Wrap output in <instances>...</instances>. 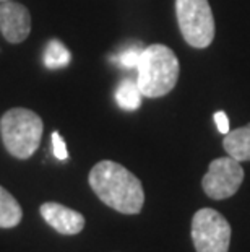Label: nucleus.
Wrapping results in <instances>:
<instances>
[{"label":"nucleus","mask_w":250,"mask_h":252,"mask_svg":"<svg viewBox=\"0 0 250 252\" xmlns=\"http://www.w3.org/2000/svg\"><path fill=\"white\" fill-rule=\"evenodd\" d=\"M51 142H52V152H54V157L57 159H67L68 158V152H67V145L65 140L60 137L58 132H52L51 135Z\"/></svg>","instance_id":"nucleus-14"},{"label":"nucleus","mask_w":250,"mask_h":252,"mask_svg":"<svg viewBox=\"0 0 250 252\" xmlns=\"http://www.w3.org/2000/svg\"><path fill=\"white\" fill-rule=\"evenodd\" d=\"M179 30L185 42L195 49H205L215 37V18L208 0H175Z\"/></svg>","instance_id":"nucleus-4"},{"label":"nucleus","mask_w":250,"mask_h":252,"mask_svg":"<svg viewBox=\"0 0 250 252\" xmlns=\"http://www.w3.org/2000/svg\"><path fill=\"white\" fill-rule=\"evenodd\" d=\"M143 49H135V47H132V49H127L124 51L122 54L117 57V61L120 62L122 67L125 68H134L137 67L138 63V59H140V54H141Z\"/></svg>","instance_id":"nucleus-13"},{"label":"nucleus","mask_w":250,"mask_h":252,"mask_svg":"<svg viewBox=\"0 0 250 252\" xmlns=\"http://www.w3.org/2000/svg\"><path fill=\"white\" fill-rule=\"evenodd\" d=\"M137 70V83L141 94L146 98H161L177 85L180 65L167 46L151 44L141 51Z\"/></svg>","instance_id":"nucleus-2"},{"label":"nucleus","mask_w":250,"mask_h":252,"mask_svg":"<svg viewBox=\"0 0 250 252\" xmlns=\"http://www.w3.org/2000/svg\"><path fill=\"white\" fill-rule=\"evenodd\" d=\"M88 182L104 205L124 215H138L145 203L141 181L122 164L104 159L89 171Z\"/></svg>","instance_id":"nucleus-1"},{"label":"nucleus","mask_w":250,"mask_h":252,"mask_svg":"<svg viewBox=\"0 0 250 252\" xmlns=\"http://www.w3.org/2000/svg\"><path fill=\"white\" fill-rule=\"evenodd\" d=\"M215 122L218 126V130H220L222 135H226L229 132V119H227L224 111H218L215 112Z\"/></svg>","instance_id":"nucleus-15"},{"label":"nucleus","mask_w":250,"mask_h":252,"mask_svg":"<svg viewBox=\"0 0 250 252\" xmlns=\"http://www.w3.org/2000/svg\"><path fill=\"white\" fill-rule=\"evenodd\" d=\"M244 181V168L241 161L231 157L213 159L208 171L201 179L203 192L213 200H224L239 190Z\"/></svg>","instance_id":"nucleus-6"},{"label":"nucleus","mask_w":250,"mask_h":252,"mask_svg":"<svg viewBox=\"0 0 250 252\" xmlns=\"http://www.w3.org/2000/svg\"><path fill=\"white\" fill-rule=\"evenodd\" d=\"M192 243L196 252H229V221L213 208H200L192 218Z\"/></svg>","instance_id":"nucleus-5"},{"label":"nucleus","mask_w":250,"mask_h":252,"mask_svg":"<svg viewBox=\"0 0 250 252\" xmlns=\"http://www.w3.org/2000/svg\"><path fill=\"white\" fill-rule=\"evenodd\" d=\"M222 148L237 161H250V124L227 132L222 138Z\"/></svg>","instance_id":"nucleus-9"},{"label":"nucleus","mask_w":250,"mask_h":252,"mask_svg":"<svg viewBox=\"0 0 250 252\" xmlns=\"http://www.w3.org/2000/svg\"><path fill=\"white\" fill-rule=\"evenodd\" d=\"M0 31L8 42L18 44L29 36L31 15L25 5L17 2H2L0 5Z\"/></svg>","instance_id":"nucleus-7"},{"label":"nucleus","mask_w":250,"mask_h":252,"mask_svg":"<svg viewBox=\"0 0 250 252\" xmlns=\"http://www.w3.org/2000/svg\"><path fill=\"white\" fill-rule=\"evenodd\" d=\"M42 119L34 111L25 108L8 109L0 119L3 147L13 158L28 159L39 148L42 138Z\"/></svg>","instance_id":"nucleus-3"},{"label":"nucleus","mask_w":250,"mask_h":252,"mask_svg":"<svg viewBox=\"0 0 250 252\" xmlns=\"http://www.w3.org/2000/svg\"><path fill=\"white\" fill-rule=\"evenodd\" d=\"M42 61H44V65L47 68H52V70L67 67L70 63V51L58 39H51L44 49Z\"/></svg>","instance_id":"nucleus-12"},{"label":"nucleus","mask_w":250,"mask_h":252,"mask_svg":"<svg viewBox=\"0 0 250 252\" xmlns=\"http://www.w3.org/2000/svg\"><path fill=\"white\" fill-rule=\"evenodd\" d=\"M117 104L125 111H135L141 104V91L138 88L137 80L125 78L115 91Z\"/></svg>","instance_id":"nucleus-11"},{"label":"nucleus","mask_w":250,"mask_h":252,"mask_svg":"<svg viewBox=\"0 0 250 252\" xmlns=\"http://www.w3.org/2000/svg\"><path fill=\"white\" fill-rule=\"evenodd\" d=\"M21 218H23V210L18 200L0 186V228L8 229L18 226Z\"/></svg>","instance_id":"nucleus-10"},{"label":"nucleus","mask_w":250,"mask_h":252,"mask_svg":"<svg viewBox=\"0 0 250 252\" xmlns=\"http://www.w3.org/2000/svg\"><path fill=\"white\" fill-rule=\"evenodd\" d=\"M0 2H7V0H0Z\"/></svg>","instance_id":"nucleus-16"},{"label":"nucleus","mask_w":250,"mask_h":252,"mask_svg":"<svg viewBox=\"0 0 250 252\" xmlns=\"http://www.w3.org/2000/svg\"><path fill=\"white\" fill-rule=\"evenodd\" d=\"M39 213L51 228H54L57 233L63 236H75L82 233L84 223H86L80 212L72 210V208L57 202L42 203L39 207Z\"/></svg>","instance_id":"nucleus-8"}]
</instances>
